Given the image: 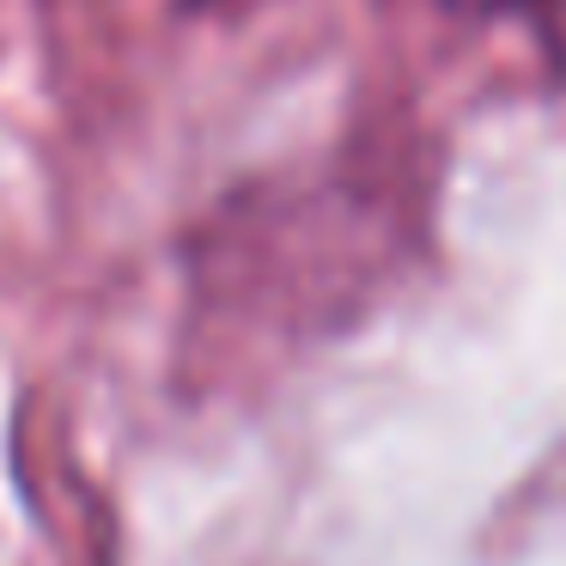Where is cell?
<instances>
[{"label": "cell", "instance_id": "cell-1", "mask_svg": "<svg viewBox=\"0 0 566 566\" xmlns=\"http://www.w3.org/2000/svg\"><path fill=\"white\" fill-rule=\"evenodd\" d=\"M451 13H517V7H542V0H444Z\"/></svg>", "mask_w": 566, "mask_h": 566}]
</instances>
